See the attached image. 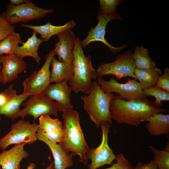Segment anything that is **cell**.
Returning a JSON list of instances; mask_svg holds the SVG:
<instances>
[{
    "instance_id": "cell-10",
    "label": "cell",
    "mask_w": 169,
    "mask_h": 169,
    "mask_svg": "<svg viewBox=\"0 0 169 169\" xmlns=\"http://www.w3.org/2000/svg\"><path fill=\"white\" fill-rule=\"evenodd\" d=\"M102 137L100 145L96 148L89 149L86 154L87 159L91 162L88 165V169H96L105 165L111 164L116 156L108 144V133L110 124L103 121L100 124Z\"/></svg>"
},
{
    "instance_id": "cell-34",
    "label": "cell",
    "mask_w": 169,
    "mask_h": 169,
    "mask_svg": "<svg viewBox=\"0 0 169 169\" xmlns=\"http://www.w3.org/2000/svg\"><path fill=\"white\" fill-rule=\"evenodd\" d=\"M38 129L44 136L53 143H59L62 139L63 131L60 132L50 133L43 131L39 128Z\"/></svg>"
},
{
    "instance_id": "cell-23",
    "label": "cell",
    "mask_w": 169,
    "mask_h": 169,
    "mask_svg": "<svg viewBox=\"0 0 169 169\" xmlns=\"http://www.w3.org/2000/svg\"><path fill=\"white\" fill-rule=\"evenodd\" d=\"M29 96L23 93L17 95L15 97L0 107V115H3L8 118L14 120L19 117L21 105Z\"/></svg>"
},
{
    "instance_id": "cell-27",
    "label": "cell",
    "mask_w": 169,
    "mask_h": 169,
    "mask_svg": "<svg viewBox=\"0 0 169 169\" xmlns=\"http://www.w3.org/2000/svg\"><path fill=\"white\" fill-rule=\"evenodd\" d=\"M154 153V158L157 169H169V145L167 143L163 150L157 149L151 146L149 147Z\"/></svg>"
},
{
    "instance_id": "cell-30",
    "label": "cell",
    "mask_w": 169,
    "mask_h": 169,
    "mask_svg": "<svg viewBox=\"0 0 169 169\" xmlns=\"http://www.w3.org/2000/svg\"><path fill=\"white\" fill-rule=\"evenodd\" d=\"M115 159V163L104 169H133L129 161L124 156L123 153L117 154Z\"/></svg>"
},
{
    "instance_id": "cell-6",
    "label": "cell",
    "mask_w": 169,
    "mask_h": 169,
    "mask_svg": "<svg viewBox=\"0 0 169 169\" xmlns=\"http://www.w3.org/2000/svg\"><path fill=\"white\" fill-rule=\"evenodd\" d=\"M38 125L33 122L19 120L12 125L10 131L0 139V148L4 150L10 145L23 143L29 145L38 140Z\"/></svg>"
},
{
    "instance_id": "cell-29",
    "label": "cell",
    "mask_w": 169,
    "mask_h": 169,
    "mask_svg": "<svg viewBox=\"0 0 169 169\" xmlns=\"http://www.w3.org/2000/svg\"><path fill=\"white\" fill-rule=\"evenodd\" d=\"M123 2L122 0H100L99 13L107 16L114 14L117 6Z\"/></svg>"
},
{
    "instance_id": "cell-21",
    "label": "cell",
    "mask_w": 169,
    "mask_h": 169,
    "mask_svg": "<svg viewBox=\"0 0 169 169\" xmlns=\"http://www.w3.org/2000/svg\"><path fill=\"white\" fill-rule=\"evenodd\" d=\"M50 65V83H57L64 80L68 81L73 76V67L72 64L68 65L65 63L57 60L54 56L52 58Z\"/></svg>"
},
{
    "instance_id": "cell-35",
    "label": "cell",
    "mask_w": 169,
    "mask_h": 169,
    "mask_svg": "<svg viewBox=\"0 0 169 169\" xmlns=\"http://www.w3.org/2000/svg\"><path fill=\"white\" fill-rule=\"evenodd\" d=\"M133 169H157V167L154 161L151 160L149 162L146 164L140 162Z\"/></svg>"
},
{
    "instance_id": "cell-19",
    "label": "cell",
    "mask_w": 169,
    "mask_h": 169,
    "mask_svg": "<svg viewBox=\"0 0 169 169\" xmlns=\"http://www.w3.org/2000/svg\"><path fill=\"white\" fill-rule=\"evenodd\" d=\"M37 33L33 31L32 36L25 42H23L22 46H18L14 54L22 59L25 57H32L38 64H39L41 58L38 55V49L39 45L43 41L37 37Z\"/></svg>"
},
{
    "instance_id": "cell-31",
    "label": "cell",
    "mask_w": 169,
    "mask_h": 169,
    "mask_svg": "<svg viewBox=\"0 0 169 169\" xmlns=\"http://www.w3.org/2000/svg\"><path fill=\"white\" fill-rule=\"evenodd\" d=\"M16 91L13 89V85L0 93V107L3 106L17 95Z\"/></svg>"
},
{
    "instance_id": "cell-11",
    "label": "cell",
    "mask_w": 169,
    "mask_h": 169,
    "mask_svg": "<svg viewBox=\"0 0 169 169\" xmlns=\"http://www.w3.org/2000/svg\"><path fill=\"white\" fill-rule=\"evenodd\" d=\"M24 108L21 110L19 117L23 120L28 115L32 116L34 120L44 115L57 116L59 110L57 103L43 95H31L26 102L22 103Z\"/></svg>"
},
{
    "instance_id": "cell-20",
    "label": "cell",
    "mask_w": 169,
    "mask_h": 169,
    "mask_svg": "<svg viewBox=\"0 0 169 169\" xmlns=\"http://www.w3.org/2000/svg\"><path fill=\"white\" fill-rule=\"evenodd\" d=\"M146 127L151 136L167 135L169 133V115L157 113L151 116Z\"/></svg>"
},
{
    "instance_id": "cell-38",
    "label": "cell",
    "mask_w": 169,
    "mask_h": 169,
    "mask_svg": "<svg viewBox=\"0 0 169 169\" xmlns=\"http://www.w3.org/2000/svg\"><path fill=\"white\" fill-rule=\"evenodd\" d=\"M2 68V65L1 61L0 59V74Z\"/></svg>"
},
{
    "instance_id": "cell-32",
    "label": "cell",
    "mask_w": 169,
    "mask_h": 169,
    "mask_svg": "<svg viewBox=\"0 0 169 169\" xmlns=\"http://www.w3.org/2000/svg\"><path fill=\"white\" fill-rule=\"evenodd\" d=\"M156 85L161 90L169 92V69H164L163 74L158 78Z\"/></svg>"
},
{
    "instance_id": "cell-33",
    "label": "cell",
    "mask_w": 169,
    "mask_h": 169,
    "mask_svg": "<svg viewBox=\"0 0 169 169\" xmlns=\"http://www.w3.org/2000/svg\"><path fill=\"white\" fill-rule=\"evenodd\" d=\"M0 41L12 32L15 28L12 25L0 17Z\"/></svg>"
},
{
    "instance_id": "cell-18",
    "label": "cell",
    "mask_w": 169,
    "mask_h": 169,
    "mask_svg": "<svg viewBox=\"0 0 169 169\" xmlns=\"http://www.w3.org/2000/svg\"><path fill=\"white\" fill-rule=\"evenodd\" d=\"M75 26V22L72 19L61 26L54 25L49 22L46 24L41 25L35 26L22 24L21 26L33 30L40 35L43 41L48 42L53 36L57 35L64 31L70 30Z\"/></svg>"
},
{
    "instance_id": "cell-28",
    "label": "cell",
    "mask_w": 169,
    "mask_h": 169,
    "mask_svg": "<svg viewBox=\"0 0 169 169\" xmlns=\"http://www.w3.org/2000/svg\"><path fill=\"white\" fill-rule=\"evenodd\" d=\"M143 91L146 96H151L155 98L153 103L157 107L163 106L162 101L169 100V92L161 90L156 85L144 89Z\"/></svg>"
},
{
    "instance_id": "cell-1",
    "label": "cell",
    "mask_w": 169,
    "mask_h": 169,
    "mask_svg": "<svg viewBox=\"0 0 169 169\" xmlns=\"http://www.w3.org/2000/svg\"><path fill=\"white\" fill-rule=\"evenodd\" d=\"M110 110L112 118L118 123H126L136 127L142 122L148 121L154 114L167 111L165 109L156 106L147 98L125 100L117 95L111 101Z\"/></svg>"
},
{
    "instance_id": "cell-15",
    "label": "cell",
    "mask_w": 169,
    "mask_h": 169,
    "mask_svg": "<svg viewBox=\"0 0 169 169\" xmlns=\"http://www.w3.org/2000/svg\"><path fill=\"white\" fill-rule=\"evenodd\" d=\"M57 35L59 41L55 44V54L58 56L59 61L71 65L74 59L73 52L75 35L71 30L64 31Z\"/></svg>"
},
{
    "instance_id": "cell-22",
    "label": "cell",
    "mask_w": 169,
    "mask_h": 169,
    "mask_svg": "<svg viewBox=\"0 0 169 169\" xmlns=\"http://www.w3.org/2000/svg\"><path fill=\"white\" fill-rule=\"evenodd\" d=\"M134 74L144 90L156 85L158 78L162 75V73L161 69L156 67L146 69L135 68Z\"/></svg>"
},
{
    "instance_id": "cell-26",
    "label": "cell",
    "mask_w": 169,
    "mask_h": 169,
    "mask_svg": "<svg viewBox=\"0 0 169 169\" xmlns=\"http://www.w3.org/2000/svg\"><path fill=\"white\" fill-rule=\"evenodd\" d=\"M39 128L47 132H57L62 131V123L58 118L53 119L49 115H44L39 118Z\"/></svg>"
},
{
    "instance_id": "cell-39",
    "label": "cell",
    "mask_w": 169,
    "mask_h": 169,
    "mask_svg": "<svg viewBox=\"0 0 169 169\" xmlns=\"http://www.w3.org/2000/svg\"><path fill=\"white\" fill-rule=\"evenodd\" d=\"M0 169H1V168H0Z\"/></svg>"
},
{
    "instance_id": "cell-36",
    "label": "cell",
    "mask_w": 169,
    "mask_h": 169,
    "mask_svg": "<svg viewBox=\"0 0 169 169\" xmlns=\"http://www.w3.org/2000/svg\"><path fill=\"white\" fill-rule=\"evenodd\" d=\"M54 162L52 161L51 162L49 165L45 169H54ZM36 168V166L33 163H30L27 166V169H34Z\"/></svg>"
},
{
    "instance_id": "cell-41",
    "label": "cell",
    "mask_w": 169,
    "mask_h": 169,
    "mask_svg": "<svg viewBox=\"0 0 169 169\" xmlns=\"http://www.w3.org/2000/svg\"></svg>"
},
{
    "instance_id": "cell-17",
    "label": "cell",
    "mask_w": 169,
    "mask_h": 169,
    "mask_svg": "<svg viewBox=\"0 0 169 169\" xmlns=\"http://www.w3.org/2000/svg\"><path fill=\"white\" fill-rule=\"evenodd\" d=\"M26 144H16L8 150H3L0 153V165L2 169H20L22 160L29 156L28 152L24 150Z\"/></svg>"
},
{
    "instance_id": "cell-3",
    "label": "cell",
    "mask_w": 169,
    "mask_h": 169,
    "mask_svg": "<svg viewBox=\"0 0 169 169\" xmlns=\"http://www.w3.org/2000/svg\"><path fill=\"white\" fill-rule=\"evenodd\" d=\"M78 37H76L73 50V76L68 81L70 86L77 94L82 92L88 95L92 84V80L98 77L97 72L91 63V56H86Z\"/></svg>"
},
{
    "instance_id": "cell-5",
    "label": "cell",
    "mask_w": 169,
    "mask_h": 169,
    "mask_svg": "<svg viewBox=\"0 0 169 169\" xmlns=\"http://www.w3.org/2000/svg\"><path fill=\"white\" fill-rule=\"evenodd\" d=\"M54 12L53 8L44 9L38 7L29 0L18 5L8 4L7 10L0 15V17L12 25L18 22L26 23L38 19Z\"/></svg>"
},
{
    "instance_id": "cell-16",
    "label": "cell",
    "mask_w": 169,
    "mask_h": 169,
    "mask_svg": "<svg viewBox=\"0 0 169 169\" xmlns=\"http://www.w3.org/2000/svg\"><path fill=\"white\" fill-rule=\"evenodd\" d=\"M37 138L45 143L51 151L54 158V169H66L73 165L72 158L74 156L65 151L59 144L54 143L44 136L38 129Z\"/></svg>"
},
{
    "instance_id": "cell-37",
    "label": "cell",
    "mask_w": 169,
    "mask_h": 169,
    "mask_svg": "<svg viewBox=\"0 0 169 169\" xmlns=\"http://www.w3.org/2000/svg\"><path fill=\"white\" fill-rule=\"evenodd\" d=\"M28 0H10L11 4L15 5H19L28 1Z\"/></svg>"
},
{
    "instance_id": "cell-2",
    "label": "cell",
    "mask_w": 169,
    "mask_h": 169,
    "mask_svg": "<svg viewBox=\"0 0 169 169\" xmlns=\"http://www.w3.org/2000/svg\"><path fill=\"white\" fill-rule=\"evenodd\" d=\"M79 116V113L73 109L63 112V135L59 144L67 153L71 152L78 156L80 161L86 164V154L89 148L80 125Z\"/></svg>"
},
{
    "instance_id": "cell-25",
    "label": "cell",
    "mask_w": 169,
    "mask_h": 169,
    "mask_svg": "<svg viewBox=\"0 0 169 169\" xmlns=\"http://www.w3.org/2000/svg\"><path fill=\"white\" fill-rule=\"evenodd\" d=\"M23 42L19 33L12 32L0 41V56L14 54L18 45Z\"/></svg>"
},
{
    "instance_id": "cell-13",
    "label": "cell",
    "mask_w": 169,
    "mask_h": 169,
    "mask_svg": "<svg viewBox=\"0 0 169 169\" xmlns=\"http://www.w3.org/2000/svg\"><path fill=\"white\" fill-rule=\"evenodd\" d=\"M67 82V80H64L55 84H50L43 94L49 99L55 100L59 111L63 112L73 108L70 98L72 89Z\"/></svg>"
},
{
    "instance_id": "cell-7",
    "label": "cell",
    "mask_w": 169,
    "mask_h": 169,
    "mask_svg": "<svg viewBox=\"0 0 169 169\" xmlns=\"http://www.w3.org/2000/svg\"><path fill=\"white\" fill-rule=\"evenodd\" d=\"M135 68L133 53L128 50L118 55L116 60L112 62L100 64L96 72L98 78L111 74L119 80L126 77H131L136 79L134 74Z\"/></svg>"
},
{
    "instance_id": "cell-9",
    "label": "cell",
    "mask_w": 169,
    "mask_h": 169,
    "mask_svg": "<svg viewBox=\"0 0 169 169\" xmlns=\"http://www.w3.org/2000/svg\"><path fill=\"white\" fill-rule=\"evenodd\" d=\"M55 54L54 49L50 51L46 56L41 69L38 71H34L23 81V93L30 96L43 95L50 84V67L51 60Z\"/></svg>"
},
{
    "instance_id": "cell-24",
    "label": "cell",
    "mask_w": 169,
    "mask_h": 169,
    "mask_svg": "<svg viewBox=\"0 0 169 169\" xmlns=\"http://www.w3.org/2000/svg\"><path fill=\"white\" fill-rule=\"evenodd\" d=\"M133 56L136 68L146 69L156 67L153 59L149 55L148 49L143 46H136L134 49Z\"/></svg>"
},
{
    "instance_id": "cell-14",
    "label": "cell",
    "mask_w": 169,
    "mask_h": 169,
    "mask_svg": "<svg viewBox=\"0 0 169 169\" xmlns=\"http://www.w3.org/2000/svg\"><path fill=\"white\" fill-rule=\"evenodd\" d=\"M2 68L0 81L5 84L18 79V75L24 71L26 63L22 58L15 54L0 56Z\"/></svg>"
},
{
    "instance_id": "cell-12",
    "label": "cell",
    "mask_w": 169,
    "mask_h": 169,
    "mask_svg": "<svg viewBox=\"0 0 169 169\" xmlns=\"http://www.w3.org/2000/svg\"><path fill=\"white\" fill-rule=\"evenodd\" d=\"M122 19L120 15L116 13L108 16L103 15L98 13L97 14L98 22L97 25L90 29L85 39L80 41L82 47L85 48L92 42H100L103 43L108 48L110 51L113 53L119 52L126 48L127 46L126 44H124L120 47H114L109 43L105 38V29L107 23L112 20Z\"/></svg>"
},
{
    "instance_id": "cell-40",
    "label": "cell",
    "mask_w": 169,
    "mask_h": 169,
    "mask_svg": "<svg viewBox=\"0 0 169 169\" xmlns=\"http://www.w3.org/2000/svg\"></svg>"
},
{
    "instance_id": "cell-4",
    "label": "cell",
    "mask_w": 169,
    "mask_h": 169,
    "mask_svg": "<svg viewBox=\"0 0 169 169\" xmlns=\"http://www.w3.org/2000/svg\"><path fill=\"white\" fill-rule=\"evenodd\" d=\"M115 95L106 93L102 90L97 81H94L88 95L81 97L84 107L97 128L103 121L112 124V116L110 110L111 101Z\"/></svg>"
},
{
    "instance_id": "cell-8",
    "label": "cell",
    "mask_w": 169,
    "mask_h": 169,
    "mask_svg": "<svg viewBox=\"0 0 169 169\" xmlns=\"http://www.w3.org/2000/svg\"><path fill=\"white\" fill-rule=\"evenodd\" d=\"M97 81L105 93H117L120 98L122 100H143L146 98L140 83L135 79L128 78L126 82L120 83L114 77L110 78L108 81L105 80L102 78H98Z\"/></svg>"
}]
</instances>
